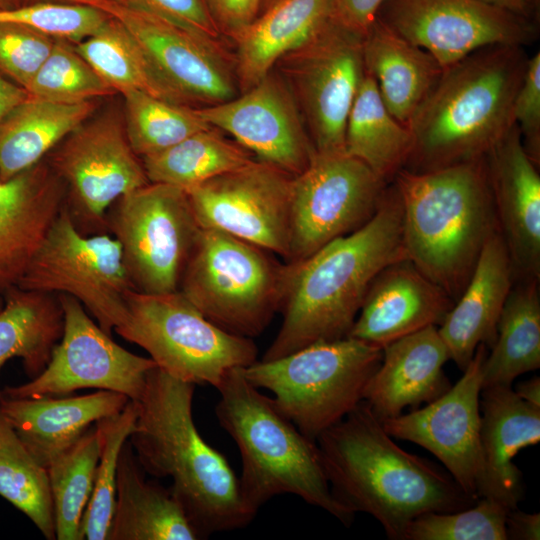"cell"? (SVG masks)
Instances as JSON below:
<instances>
[{
    "label": "cell",
    "mask_w": 540,
    "mask_h": 540,
    "mask_svg": "<svg viewBox=\"0 0 540 540\" xmlns=\"http://www.w3.org/2000/svg\"><path fill=\"white\" fill-rule=\"evenodd\" d=\"M3 305H4V298L0 296V310L2 309Z\"/></svg>",
    "instance_id": "cell-56"
},
{
    "label": "cell",
    "mask_w": 540,
    "mask_h": 540,
    "mask_svg": "<svg viewBox=\"0 0 540 540\" xmlns=\"http://www.w3.org/2000/svg\"><path fill=\"white\" fill-rule=\"evenodd\" d=\"M28 96L24 88L0 75V120Z\"/></svg>",
    "instance_id": "cell-50"
},
{
    "label": "cell",
    "mask_w": 540,
    "mask_h": 540,
    "mask_svg": "<svg viewBox=\"0 0 540 540\" xmlns=\"http://www.w3.org/2000/svg\"><path fill=\"white\" fill-rule=\"evenodd\" d=\"M140 159L149 182L187 190L256 158L211 126L166 150Z\"/></svg>",
    "instance_id": "cell-36"
},
{
    "label": "cell",
    "mask_w": 540,
    "mask_h": 540,
    "mask_svg": "<svg viewBox=\"0 0 540 540\" xmlns=\"http://www.w3.org/2000/svg\"><path fill=\"white\" fill-rule=\"evenodd\" d=\"M485 4L529 19L534 0H479Z\"/></svg>",
    "instance_id": "cell-51"
},
{
    "label": "cell",
    "mask_w": 540,
    "mask_h": 540,
    "mask_svg": "<svg viewBox=\"0 0 540 540\" xmlns=\"http://www.w3.org/2000/svg\"><path fill=\"white\" fill-rule=\"evenodd\" d=\"M377 17L445 69L491 45H529V19L479 0H385Z\"/></svg>",
    "instance_id": "cell-18"
},
{
    "label": "cell",
    "mask_w": 540,
    "mask_h": 540,
    "mask_svg": "<svg viewBox=\"0 0 540 540\" xmlns=\"http://www.w3.org/2000/svg\"><path fill=\"white\" fill-rule=\"evenodd\" d=\"M109 17L95 6L68 3H32L0 12V22L17 24L74 44L96 33Z\"/></svg>",
    "instance_id": "cell-43"
},
{
    "label": "cell",
    "mask_w": 540,
    "mask_h": 540,
    "mask_svg": "<svg viewBox=\"0 0 540 540\" xmlns=\"http://www.w3.org/2000/svg\"><path fill=\"white\" fill-rule=\"evenodd\" d=\"M59 298L64 329L47 366L31 381L6 387L2 396H63L80 389L97 388L119 392L138 401L149 371L156 367L155 362L114 342L76 298L67 294H59Z\"/></svg>",
    "instance_id": "cell-15"
},
{
    "label": "cell",
    "mask_w": 540,
    "mask_h": 540,
    "mask_svg": "<svg viewBox=\"0 0 540 540\" xmlns=\"http://www.w3.org/2000/svg\"><path fill=\"white\" fill-rule=\"evenodd\" d=\"M47 156L65 185L71 220L84 235L107 233L110 205L149 183L140 157L129 144L124 121L112 114L87 119Z\"/></svg>",
    "instance_id": "cell-12"
},
{
    "label": "cell",
    "mask_w": 540,
    "mask_h": 540,
    "mask_svg": "<svg viewBox=\"0 0 540 540\" xmlns=\"http://www.w3.org/2000/svg\"><path fill=\"white\" fill-rule=\"evenodd\" d=\"M278 1L279 0H262L259 14L262 13L263 11L267 10L269 7H271L272 5H274Z\"/></svg>",
    "instance_id": "cell-55"
},
{
    "label": "cell",
    "mask_w": 540,
    "mask_h": 540,
    "mask_svg": "<svg viewBox=\"0 0 540 540\" xmlns=\"http://www.w3.org/2000/svg\"><path fill=\"white\" fill-rule=\"evenodd\" d=\"M126 304V320L115 332L177 379L216 388L230 370L257 361L251 338L215 325L179 290L146 294L131 289Z\"/></svg>",
    "instance_id": "cell-9"
},
{
    "label": "cell",
    "mask_w": 540,
    "mask_h": 540,
    "mask_svg": "<svg viewBox=\"0 0 540 540\" xmlns=\"http://www.w3.org/2000/svg\"><path fill=\"white\" fill-rule=\"evenodd\" d=\"M363 60L388 111L409 126L442 75L443 68L424 49L398 35L378 17L362 40Z\"/></svg>",
    "instance_id": "cell-30"
},
{
    "label": "cell",
    "mask_w": 540,
    "mask_h": 540,
    "mask_svg": "<svg viewBox=\"0 0 540 540\" xmlns=\"http://www.w3.org/2000/svg\"><path fill=\"white\" fill-rule=\"evenodd\" d=\"M362 40L330 22L274 67L298 105L316 153L345 152L347 118L366 73Z\"/></svg>",
    "instance_id": "cell-13"
},
{
    "label": "cell",
    "mask_w": 540,
    "mask_h": 540,
    "mask_svg": "<svg viewBox=\"0 0 540 540\" xmlns=\"http://www.w3.org/2000/svg\"><path fill=\"white\" fill-rule=\"evenodd\" d=\"M85 5L95 6L118 19L185 105L212 106L240 93L231 47L121 2L95 0Z\"/></svg>",
    "instance_id": "cell-17"
},
{
    "label": "cell",
    "mask_w": 540,
    "mask_h": 540,
    "mask_svg": "<svg viewBox=\"0 0 540 540\" xmlns=\"http://www.w3.org/2000/svg\"><path fill=\"white\" fill-rule=\"evenodd\" d=\"M124 126L134 153L142 158L159 153L210 128L196 108L166 101L138 90L121 93Z\"/></svg>",
    "instance_id": "cell-39"
},
{
    "label": "cell",
    "mask_w": 540,
    "mask_h": 540,
    "mask_svg": "<svg viewBox=\"0 0 540 540\" xmlns=\"http://www.w3.org/2000/svg\"><path fill=\"white\" fill-rule=\"evenodd\" d=\"M293 177L254 159L185 191L201 229L222 231L286 261Z\"/></svg>",
    "instance_id": "cell-16"
},
{
    "label": "cell",
    "mask_w": 540,
    "mask_h": 540,
    "mask_svg": "<svg viewBox=\"0 0 540 540\" xmlns=\"http://www.w3.org/2000/svg\"><path fill=\"white\" fill-rule=\"evenodd\" d=\"M514 281L506 244L497 232L486 242L466 287L438 328L450 360L460 370L470 363L479 344L491 348L495 343Z\"/></svg>",
    "instance_id": "cell-26"
},
{
    "label": "cell",
    "mask_w": 540,
    "mask_h": 540,
    "mask_svg": "<svg viewBox=\"0 0 540 540\" xmlns=\"http://www.w3.org/2000/svg\"><path fill=\"white\" fill-rule=\"evenodd\" d=\"M223 37L230 40L256 19L262 0H204Z\"/></svg>",
    "instance_id": "cell-47"
},
{
    "label": "cell",
    "mask_w": 540,
    "mask_h": 540,
    "mask_svg": "<svg viewBox=\"0 0 540 540\" xmlns=\"http://www.w3.org/2000/svg\"><path fill=\"white\" fill-rule=\"evenodd\" d=\"M514 391L530 405L540 408V378L538 376L518 383Z\"/></svg>",
    "instance_id": "cell-52"
},
{
    "label": "cell",
    "mask_w": 540,
    "mask_h": 540,
    "mask_svg": "<svg viewBox=\"0 0 540 540\" xmlns=\"http://www.w3.org/2000/svg\"><path fill=\"white\" fill-rule=\"evenodd\" d=\"M331 492L351 513L380 522L404 540L409 523L427 512H453L477 500L428 460L401 449L366 401L317 439Z\"/></svg>",
    "instance_id": "cell-2"
},
{
    "label": "cell",
    "mask_w": 540,
    "mask_h": 540,
    "mask_svg": "<svg viewBox=\"0 0 540 540\" xmlns=\"http://www.w3.org/2000/svg\"><path fill=\"white\" fill-rule=\"evenodd\" d=\"M330 0H279L230 40L239 92L261 81L286 54L330 23Z\"/></svg>",
    "instance_id": "cell-28"
},
{
    "label": "cell",
    "mask_w": 540,
    "mask_h": 540,
    "mask_svg": "<svg viewBox=\"0 0 540 540\" xmlns=\"http://www.w3.org/2000/svg\"><path fill=\"white\" fill-rule=\"evenodd\" d=\"M26 91L30 97L61 104L95 101L117 93L77 52L74 43L60 39Z\"/></svg>",
    "instance_id": "cell-41"
},
{
    "label": "cell",
    "mask_w": 540,
    "mask_h": 540,
    "mask_svg": "<svg viewBox=\"0 0 540 540\" xmlns=\"http://www.w3.org/2000/svg\"><path fill=\"white\" fill-rule=\"evenodd\" d=\"M90 1L95 0H19L20 6L32 3H68V4H87ZM111 1H121V0H111Z\"/></svg>",
    "instance_id": "cell-53"
},
{
    "label": "cell",
    "mask_w": 540,
    "mask_h": 540,
    "mask_svg": "<svg viewBox=\"0 0 540 540\" xmlns=\"http://www.w3.org/2000/svg\"><path fill=\"white\" fill-rule=\"evenodd\" d=\"M483 482L479 498L509 509L522 498L521 471L513 462L523 448L540 440V408L521 399L512 386H491L480 393Z\"/></svg>",
    "instance_id": "cell-25"
},
{
    "label": "cell",
    "mask_w": 540,
    "mask_h": 540,
    "mask_svg": "<svg viewBox=\"0 0 540 540\" xmlns=\"http://www.w3.org/2000/svg\"><path fill=\"white\" fill-rule=\"evenodd\" d=\"M17 287L73 296L108 335L125 322L133 289L119 242L109 233L79 232L65 205Z\"/></svg>",
    "instance_id": "cell-11"
},
{
    "label": "cell",
    "mask_w": 540,
    "mask_h": 540,
    "mask_svg": "<svg viewBox=\"0 0 540 540\" xmlns=\"http://www.w3.org/2000/svg\"><path fill=\"white\" fill-rule=\"evenodd\" d=\"M487 353L486 345L479 344L457 383L424 408L381 421L392 438L413 442L434 454L460 488L476 500L483 482L480 393Z\"/></svg>",
    "instance_id": "cell-19"
},
{
    "label": "cell",
    "mask_w": 540,
    "mask_h": 540,
    "mask_svg": "<svg viewBox=\"0 0 540 540\" xmlns=\"http://www.w3.org/2000/svg\"><path fill=\"white\" fill-rule=\"evenodd\" d=\"M196 111L256 159L290 175L305 170L316 153L298 105L274 69L236 97Z\"/></svg>",
    "instance_id": "cell-20"
},
{
    "label": "cell",
    "mask_w": 540,
    "mask_h": 540,
    "mask_svg": "<svg viewBox=\"0 0 540 540\" xmlns=\"http://www.w3.org/2000/svg\"><path fill=\"white\" fill-rule=\"evenodd\" d=\"M66 188L46 160L0 178V296L17 287L65 205Z\"/></svg>",
    "instance_id": "cell-23"
},
{
    "label": "cell",
    "mask_w": 540,
    "mask_h": 540,
    "mask_svg": "<svg viewBox=\"0 0 540 540\" xmlns=\"http://www.w3.org/2000/svg\"><path fill=\"white\" fill-rule=\"evenodd\" d=\"M99 454L94 424L46 467L58 540H81V522L93 490Z\"/></svg>",
    "instance_id": "cell-37"
},
{
    "label": "cell",
    "mask_w": 540,
    "mask_h": 540,
    "mask_svg": "<svg viewBox=\"0 0 540 540\" xmlns=\"http://www.w3.org/2000/svg\"><path fill=\"white\" fill-rule=\"evenodd\" d=\"M95 110V101L61 104L30 96L14 106L0 120V178L42 161Z\"/></svg>",
    "instance_id": "cell-31"
},
{
    "label": "cell",
    "mask_w": 540,
    "mask_h": 540,
    "mask_svg": "<svg viewBox=\"0 0 540 540\" xmlns=\"http://www.w3.org/2000/svg\"><path fill=\"white\" fill-rule=\"evenodd\" d=\"M412 148V133L386 108L376 82L365 73L345 129V152L391 183L404 168Z\"/></svg>",
    "instance_id": "cell-34"
},
{
    "label": "cell",
    "mask_w": 540,
    "mask_h": 540,
    "mask_svg": "<svg viewBox=\"0 0 540 540\" xmlns=\"http://www.w3.org/2000/svg\"><path fill=\"white\" fill-rule=\"evenodd\" d=\"M382 353L379 346L344 337L255 361L243 371L256 388L270 391L278 409L316 442L364 400Z\"/></svg>",
    "instance_id": "cell-7"
},
{
    "label": "cell",
    "mask_w": 540,
    "mask_h": 540,
    "mask_svg": "<svg viewBox=\"0 0 540 540\" xmlns=\"http://www.w3.org/2000/svg\"><path fill=\"white\" fill-rule=\"evenodd\" d=\"M0 495L23 512L47 540L56 539L47 469L28 452L1 408Z\"/></svg>",
    "instance_id": "cell-38"
},
{
    "label": "cell",
    "mask_w": 540,
    "mask_h": 540,
    "mask_svg": "<svg viewBox=\"0 0 540 540\" xmlns=\"http://www.w3.org/2000/svg\"><path fill=\"white\" fill-rule=\"evenodd\" d=\"M455 301L408 259L383 268L371 282L347 337L379 346L439 326Z\"/></svg>",
    "instance_id": "cell-22"
},
{
    "label": "cell",
    "mask_w": 540,
    "mask_h": 540,
    "mask_svg": "<svg viewBox=\"0 0 540 540\" xmlns=\"http://www.w3.org/2000/svg\"><path fill=\"white\" fill-rule=\"evenodd\" d=\"M137 417L138 403L129 400L120 412L95 423L100 454L93 490L81 522V540H107L115 505L119 455Z\"/></svg>",
    "instance_id": "cell-40"
},
{
    "label": "cell",
    "mask_w": 540,
    "mask_h": 540,
    "mask_svg": "<svg viewBox=\"0 0 540 540\" xmlns=\"http://www.w3.org/2000/svg\"><path fill=\"white\" fill-rule=\"evenodd\" d=\"M3 298L0 369L18 357L27 374L35 378L47 366L63 334L64 312L59 295L14 287Z\"/></svg>",
    "instance_id": "cell-32"
},
{
    "label": "cell",
    "mask_w": 540,
    "mask_h": 540,
    "mask_svg": "<svg viewBox=\"0 0 540 540\" xmlns=\"http://www.w3.org/2000/svg\"><path fill=\"white\" fill-rule=\"evenodd\" d=\"M129 398L100 390L73 397L7 398L0 408L28 452L45 468L96 421L120 412Z\"/></svg>",
    "instance_id": "cell-27"
},
{
    "label": "cell",
    "mask_w": 540,
    "mask_h": 540,
    "mask_svg": "<svg viewBox=\"0 0 540 540\" xmlns=\"http://www.w3.org/2000/svg\"><path fill=\"white\" fill-rule=\"evenodd\" d=\"M508 539L539 540L540 514L510 509L506 519Z\"/></svg>",
    "instance_id": "cell-49"
},
{
    "label": "cell",
    "mask_w": 540,
    "mask_h": 540,
    "mask_svg": "<svg viewBox=\"0 0 540 540\" xmlns=\"http://www.w3.org/2000/svg\"><path fill=\"white\" fill-rule=\"evenodd\" d=\"M269 251L214 229H201L179 291L211 322L253 338L280 310L285 264Z\"/></svg>",
    "instance_id": "cell-8"
},
{
    "label": "cell",
    "mask_w": 540,
    "mask_h": 540,
    "mask_svg": "<svg viewBox=\"0 0 540 540\" xmlns=\"http://www.w3.org/2000/svg\"><path fill=\"white\" fill-rule=\"evenodd\" d=\"M392 182L408 260L456 301L500 232L485 157L428 172L401 169Z\"/></svg>",
    "instance_id": "cell-5"
},
{
    "label": "cell",
    "mask_w": 540,
    "mask_h": 540,
    "mask_svg": "<svg viewBox=\"0 0 540 540\" xmlns=\"http://www.w3.org/2000/svg\"><path fill=\"white\" fill-rule=\"evenodd\" d=\"M107 233L120 244L134 290H179L201 228L184 189L148 184L117 198L105 216Z\"/></svg>",
    "instance_id": "cell-10"
},
{
    "label": "cell",
    "mask_w": 540,
    "mask_h": 540,
    "mask_svg": "<svg viewBox=\"0 0 540 540\" xmlns=\"http://www.w3.org/2000/svg\"><path fill=\"white\" fill-rule=\"evenodd\" d=\"M388 184L346 152L315 153L292 179L286 263L303 260L363 226L375 214Z\"/></svg>",
    "instance_id": "cell-14"
},
{
    "label": "cell",
    "mask_w": 540,
    "mask_h": 540,
    "mask_svg": "<svg viewBox=\"0 0 540 540\" xmlns=\"http://www.w3.org/2000/svg\"><path fill=\"white\" fill-rule=\"evenodd\" d=\"M404 259L402 205L389 183L363 226L303 260L285 264L282 323L262 360L347 337L375 276Z\"/></svg>",
    "instance_id": "cell-1"
},
{
    "label": "cell",
    "mask_w": 540,
    "mask_h": 540,
    "mask_svg": "<svg viewBox=\"0 0 540 540\" xmlns=\"http://www.w3.org/2000/svg\"><path fill=\"white\" fill-rule=\"evenodd\" d=\"M385 0H330V20L355 35L364 37Z\"/></svg>",
    "instance_id": "cell-48"
},
{
    "label": "cell",
    "mask_w": 540,
    "mask_h": 540,
    "mask_svg": "<svg viewBox=\"0 0 540 540\" xmlns=\"http://www.w3.org/2000/svg\"><path fill=\"white\" fill-rule=\"evenodd\" d=\"M450 360L437 326H428L383 347L382 360L368 382L364 401L377 418H393L419 408L450 387L443 366Z\"/></svg>",
    "instance_id": "cell-24"
},
{
    "label": "cell",
    "mask_w": 540,
    "mask_h": 540,
    "mask_svg": "<svg viewBox=\"0 0 540 540\" xmlns=\"http://www.w3.org/2000/svg\"><path fill=\"white\" fill-rule=\"evenodd\" d=\"M490 349L482 364V388L511 386L519 375L539 369V279L514 281Z\"/></svg>",
    "instance_id": "cell-33"
},
{
    "label": "cell",
    "mask_w": 540,
    "mask_h": 540,
    "mask_svg": "<svg viewBox=\"0 0 540 540\" xmlns=\"http://www.w3.org/2000/svg\"><path fill=\"white\" fill-rule=\"evenodd\" d=\"M510 509L479 498L472 506L453 512H427L407 526L404 540H506Z\"/></svg>",
    "instance_id": "cell-42"
},
{
    "label": "cell",
    "mask_w": 540,
    "mask_h": 540,
    "mask_svg": "<svg viewBox=\"0 0 540 540\" xmlns=\"http://www.w3.org/2000/svg\"><path fill=\"white\" fill-rule=\"evenodd\" d=\"M243 369L230 370L217 385L215 413L240 452L239 483L247 505L257 513L273 497L292 494L350 523L354 514L333 496L316 442L252 385Z\"/></svg>",
    "instance_id": "cell-6"
},
{
    "label": "cell",
    "mask_w": 540,
    "mask_h": 540,
    "mask_svg": "<svg viewBox=\"0 0 540 540\" xmlns=\"http://www.w3.org/2000/svg\"><path fill=\"white\" fill-rule=\"evenodd\" d=\"M55 41L32 29L0 22V75L26 90Z\"/></svg>",
    "instance_id": "cell-44"
},
{
    "label": "cell",
    "mask_w": 540,
    "mask_h": 540,
    "mask_svg": "<svg viewBox=\"0 0 540 540\" xmlns=\"http://www.w3.org/2000/svg\"><path fill=\"white\" fill-rule=\"evenodd\" d=\"M144 472L127 440L119 455L107 540L202 539L170 489L146 480Z\"/></svg>",
    "instance_id": "cell-29"
},
{
    "label": "cell",
    "mask_w": 540,
    "mask_h": 540,
    "mask_svg": "<svg viewBox=\"0 0 540 540\" xmlns=\"http://www.w3.org/2000/svg\"><path fill=\"white\" fill-rule=\"evenodd\" d=\"M20 6L19 0H0V12L12 10Z\"/></svg>",
    "instance_id": "cell-54"
},
{
    "label": "cell",
    "mask_w": 540,
    "mask_h": 540,
    "mask_svg": "<svg viewBox=\"0 0 540 540\" xmlns=\"http://www.w3.org/2000/svg\"><path fill=\"white\" fill-rule=\"evenodd\" d=\"M499 230L514 280L540 278V176L514 124L486 154Z\"/></svg>",
    "instance_id": "cell-21"
},
{
    "label": "cell",
    "mask_w": 540,
    "mask_h": 540,
    "mask_svg": "<svg viewBox=\"0 0 540 540\" xmlns=\"http://www.w3.org/2000/svg\"><path fill=\"white\" fill-rule=\"evenodd\" d=\"M75 48L117 93L138 90L185 105L164 81L139 42L115 17L110 15L96 33L76 43Z\"/></svg>",
    "instance_id": "cell-35"
},
{
    "label": "cell",
    "mask_w": 540,
    "mask_h": 540,
    "mask_svg": "<svg viewBox=\"0 0 540 540\" xmlns=\"http://www.w3.org/2000/svg\"><path fill=\"white\" fill-rule=\"evenodd\" d=\"M119 2L148 11L208 40L231 47L213 21L204 0H121Z\"/></svg>",
    "instance_id": "cell-46"
},
{
    "label": "cell",
    "mask_w": 540,
    "mask_h": 540,
    "mask_svg": "<svg viewBox=\"0 0 540 540\" xmlns=\"http://www.w3.org/2000/svg\"><path fill=\"white\" fill-rule=\"evenodd\" d=\"M528 60L523 46L500 44L443 69L409 123L403 169L428 172L485 157L515 124L513 102Z\"/></svg>",
    "instance_id": "cell-4"
},
{
    "label": "cell",
    "mask_w": 540,
    "mask_h": 540,
    "mask_svg": "<svg viewBox=\"0 0 540 540\" xmlns=\"http://www.w3.org/2000/svg\"><path fill=\"white\" fill-rule=\"evenodd\" d=\"M195 386L157 366L151 369L128 441L145 472L171 478L172 495L205 538L247 526L256 512L245 502L227 459L196 428Z\"/></svg>",
    "instance_id": "cell-3"
},
{
    "label": "cell",
    "mask_w": 540,
    "mask_h": 540,
    "mask_svg": "<svg viewBox=\"0 0 540 540\" xmlns=\"http://www.w3.org/2000/svg\"><path fill=\"white\" fill-rule=\"evenodd\" d=\"M512 117L530 159L540 164V53L529 57L521 85L515 95Z\"/></svg>",
    "instance_id": "cell-45"
}]
</instances>
